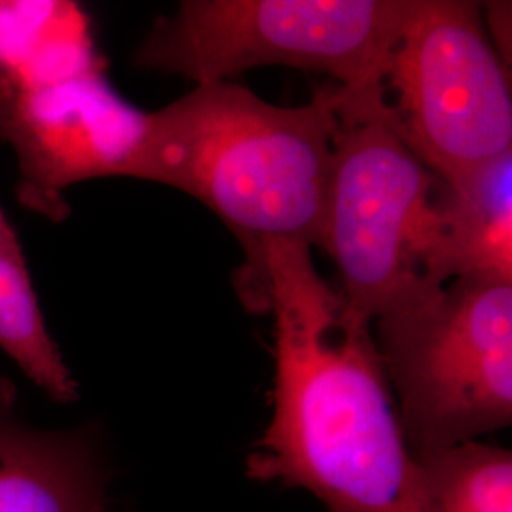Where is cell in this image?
Returning a JSON list of instances; mask_svg holds the SVG:
<instances>
[{"label":"cell","mask_w":512,"mask_h":512,"mask_svg":"<svg viewBox=\"0 0 512 512\" xmlns=\"http://www.w3.org/2000/svg\"><path fill=\"white\" fill-rule=\"evenodd\" d=\"M310 249L272 241L262 251L258 310L274 315V416L247 475L304 488L329 512H414L416 461L372 323L319 275Z\"/></svg>","instance_id":"obj_1"},{"label":"cell","mask_w":512,"mask_h":512,"mask_svg":"<svg viewBox=\"0 0 512 512\" xmlns=\"http://www.w3.org/2000/svg\"><path fill=\"white\" fill-rule=\"evenodd\" d=\"M334 126L332 86L308 105L277 107L232 80L196 84L147 112L126 177L177 188L226 222L247 256L239 293L256 311L264 247L319 243Z\"/></svg>","instance_id":"obj_2"},{"label":"cell","mask_w":512,"mask_h":512,"mask_svg":"<svg viewBox=\"0 0 512 512\" xmlns=\"http://www.w3.org/2000/svg\"><path fill=\"white\" fill-rule=\"evenodd\" d=\"M327 211L317 247L340 294L370 323L416 306L450 283L433 175L404 145L384 86H332Z\"/></svg>","instance_id":"obj_3"},{"label":"cell","mask_w":512,"mask_h":512,"mask_svg":"<svg viewBox=\"0 0 512 512\" xmlns=\"http://www.w3.org/2000/svg\"><path fill=\"white\" fill-rule=\"evenodd\" d=\"M372 325L412 458L511 425L512 279L461 275Z\"/></svg>","instance_id":"obj_4"},{"label":"cell","mask_w":512,"mask_h":512,"mask_svg":"<svg viewBox=\"0 0 512 512\" xmlns=\"http://www.w3.org/2000/svg\"><path fill=\"white\" fill-rule=\"evenodd\" d=\"M412 0H186L158 19L135 67L196 84L287 67L342 88L384 86Z\"/></svg>","instance_id":"obj_5"},{"label":"cell","mask_w":512,"mask_h":512,"mask_svg":"<svg viewBox=\"0 0 512 512\" xmlns=\"http://www.w3.org/2000/svg\"><path fill=\"white\" fill-rule=\"evenodd\" d=\"M397 131L433 175L458 179L512 154L509 69L469 0H412L384 92Z\"/></svg>","instance_id":"obj_6"},{"label":"cell","mask_w":512,"mask_h":512,"mask_svg":"<svg viewBox=\"0 0 512 512\" xmlns=\"http://www.w3.org/2000/svg\"><path fill=\"white\" fill-rule=\"evenodd\" d=\"M145 120L105 71L31 86L0 78V141L16 158L19 202L54 222L76 184L126 177Z\"/></svg>","instance_id":"obj_7"},{"label":"cell","mask_w":512,"mask_h":512,"mask_svg":"<svg viewBox=\"0 0 512 512\" xmlns=\"http://www.w3.org/2000/svg\"><path fill=\"white\" fill-rule=\"evenodd\" d=\"M105 486L92 439L23 420L16 387L0 378V512H105Z\"/></svg>","instance_id":"obj_8"},{"label":"cell","mask_w":512,"mask_h":512,"mask_svg":"<svg viewBox=\"0 0 512 512\" xmlns=\"http://www.w3.org/2000/svg\"><path fill=\"white\" fill-rule=\"evenodd\" d=\"M437 207L450 279H512V154L458 179H439Z\"/></svg>","instance_id":"obj_9"},{"label":"cell","mask_w":512,"mask_h":512,"mask_svg":"<svg viewBox=\"0 0 512 512\" xmlns=\"http://www.w3.org/2000/svg\"><path fill=\"white\" fill-rule=\"evenodd\" d=\"M97 71L105 63L78 4L0 0V78L31 86Z\"/></svg>","instance_id":"obj_10"},{"label":"cell","mask_w":512,"mask_h":512,"mask_svg":"<svg viewBox=\"0 0 512 512\" xmlns=\"http://www.w3.org/2000/svg\"><path fill=\"white\" fill-rule=\"evenodd\" d=\"M0 351L54 403L78 399L73 370L50 334L18 232L0 209Z\"/></svg>","instance_id":"obj_11"},{"label":"cell","mask_w":512,"mask_h":512,"mask_svg":"<svg viewBox=\"0 0 512 512\" xmlns=\"http://www.w3.org/2000/svg\"><path fill=\"white\" fill-rule=\"evenodd\" d=\"M414 461V512H512L511 452L465 442Z\"/></svg>","instance_id":"obj_12"},{"label":"cell","mask_w":512,"mask_h":512,"mask_svg":"<svg viewBox=\"0 0 512 512\" xmlns=\"http://www.w3.org/2000/svg\"><path fill=\"white\" fill-rule=\"evenodd\" d=\"M488 10V38H494V50L503 65L511 67V2H490Z\"/></svg>","instance_id":"obj_13"}]
</instances>
